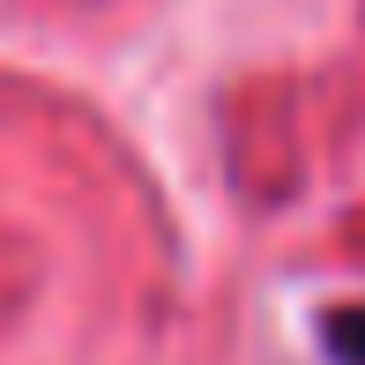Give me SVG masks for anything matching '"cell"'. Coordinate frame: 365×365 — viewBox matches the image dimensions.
Listing matches in <instances>:
<instances>
[{"mask_svg":"<svg viewBox=\"0 0 365 365\" xmlns=\"http://www.w3.org/2000/svg\"><path fill=\"white\" fill-rule=\"evenodd\" d=\"M321 336H328V351H336L343 365H365V306L328 313V321H321Z\"/></svg>","mask_w":365,"mask_h":365,"instance_id":"6da1fadb","label":"cell"}]
</instances>
